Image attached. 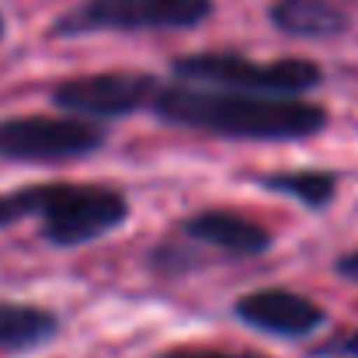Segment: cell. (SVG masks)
Listing matches in <instances>:
<instances>
[{"instance_id": "2e32d148", "label": "cell", "mask_w": 358, "mask_h": 358, "mask_svg": "<svg viewBox=\"0 0 358 358\" xmlns=\"http://www.w3.org/2000/svg\"><path fill=\"white\" fill-rule=\"evenodd\" d=\"M0 38H3V17H0Z\"/></svg>"}, {"instance_id": "6da1fadb", "label": "cell", "mask_w": 358, "mask_h": 358, "mask_svg": "<svg viewBox=\"0 0 358 358\" xmlns=\"http://www.w3.org/2000/svg\"><path fill=\"white\" fill-rule=\"evenodd\" d=\"M153 112L164 122L206 129L234 139H306L327 125V112L303 98H268V94H237L213 87H160Z\"/></svg>"}, {"instance_id": "8992f818", "label": "cell", "mask_w": 358, "mask_h": 358, "mask_svg": "<svg viewBox=\"0 0 358 358\" xmlns=\"http://www.w3.org/2000/svg\"><path fill=\"white\" fill-rule=\"evenodd\" d=\"M160 84L146 73H91L63 80L52 91L56 108L70 112L73 119L98 122V119H122L132 115L143 105H153Z\"/></svg>"}, {"instance_id": "30bf717a", "label": "cell", "mask_w": 358, "mask_h": 358, "mask_svg": "<svg viewBox=\"0 0 358 358\" xmlns=\"http://www.w3.org/2000/svg\"><path fill=\"white\" fill-rule=\"evenodd\" d=\"M59 331L56 313L24 303H0V355L31 352L52 341Z\"/></svg>"}, {"instance_id": "9a60e30c", "label": "cell", "mask_w": 358, "mask_h": 358, "mask_svg": "<svg viewBox=\"0 0 358 358\" xmlns=\"http://www.w3.org/2000/svg\"><path fill=\"white\" fill-rule=\"evenodd\" d=\"M338 275H345V278L358 282V250H348V254L338 257Z\"/></svg>"}, {"instance_id": "277c9868", "label": "cell", "mask_w": 358, "mask_h": 358, "mask_svg": "<svg viewBox=\"0 0 358 358\" xmlns=\"http://www.w3.org/2000/svg\"><path fill=\"white\" fill-rule=\"evenodd\" d=\"M213 14V0H84L56 21V35L87 31H178Z\"/></svg>"}, {"instance_id": "8fae6325", "label": "cell", "mask_w": 358, "mask_h": 358, "mask_svg": "<svg viewBox=\"0 0 358 358\" xmlns=\"http://www.w3.org/2000/svg\"><path fill=\"white\" fill-rule=\"evenodd\" d=\"M268 192H282L310 209H324L331 199H334V188H338V178L331 171H282V174H271L261 181Z\"/></svg>"}, {"instance_id": "4fadbf2b", "label": "cell", "mask_w": 358, "mask_h": 358, "mask_svg": "<svg viewBox=\"0 0 358 358\" xmlns=\"http://www.w3.org/2000/svg\"><path fill=\"white\" fill-rule=\"evenodd\" d=\"M160 358H268L257 352H223V348H174Z\"/></svg>"}, {"instance_id": "ba28073f", "label": "cell", "mask_w": 358, "mask_h": 358, "mask_svg": "<svg viewBox=\"0 0 358 358\" xmlns=\"http://www.w3.org/2000/svg\"><path fill=\"white\" fill-rule=\"evenodd\" d=\"M185 234L209 247H220L227 254H237V257H254L261 250H268L271 234L264 227H257L254 220L240 216V213H227V209H209V213H199L185 223Z\"/></svg>"}, {"instance_id": "5bb4252c", "label": "cell", "mask_w": 358, "mask_h": 358, "mask_svg": "<svg viewBox=\"0 0 358 358\" xmlns=\"http://www.w3.org/2000/svg\"><path fill=\"white\" fill-rule=\"evenodd\" d=\"M320 355H348V358H358V331H348L345 338L331 341L320 348Z\"/></svg>"}, {"instance_id": "3957f363", "label": "cell", "mask_w": 358, "mask_h": 358, "mask_svg": "<svg viewBox=\"0 0 358 358\" xmlns=\"http://www.w3.org/2000/svg\"><path fill=\"white\" fill-rule=\"evenodd\" d=\"M28 213L42 220L45 240L77 247L105 237L129 216V202L115 188L101 185H35L24 188Z\"/></svg>"}, {"instance_id": "52a82bcc", "label": "cell", "mask_w": 358, "mask_h": 358, "mask_svg": "<svg viewBox=\"0 0 358 358\" xmlns=\"http://www.w3.org/2000/svg\"><path fill=\"white\" fill-rule=\"evenodd\" d=\"M237 317L243 324H250L254 331L275 334V338H306L313 331H320L327 324V313L289 289H257L237 299Z\"/></svg>"}, {"instance_id": "7c38bea8", "label": "cell", "mask_w": 358, "mask_h": 358, "mask_svg": "<svg viewBox=\"0 0 358 358\" xmlns=\"http://www.w3.org/2000/svg\"><path fill=\"white\" fill-rule=\"evenodd\" d=\"M21 216H31V213H28V195H24V188H21V192H10V195H0V230L10 227V223L21 220Z\"/></svg>"}, {"instance_id": "7a4b0ae2", "label": "cell", "mask_w": 358, "mask_h": 358, "mask_svg": "<svg viewBox=\"0 0 358 358\" xmlns=\"http://www.w3.org/2000/svg\"><path fill=\"white\" fill-rule=\"evenodd\" d=\"M174 77L192 87L237 91V94H268V98H299L320 84V66L310 59H275L254 63L234 52H195L174 59Z\"/></svg>"}, {"instance_id": "9c48e42d", "label": "cell", "mask_w": 358, "mask_h": 358, "mask_svg": "<svg viewBox=\"0 0 358 358\" xmlns=\"http://www.w3.org/2000/svg\"><path fill=\"white\" fill-rule=\"evenodd\" d=\"M268 17L296 38H334L348 28V14L334 0H278Z\"/></svg>"}, {"instance_id": "5b68a950", "label": "cell", "mask_w": 358, "mask_h": 358, "mask_svg": "<svg viewBox=\"0 0 358 358\" xmlns=\"http://www.w3.org/2000/svg\"><path fill=\"white\" fill-rule=\"evenodd\" d=\"M105 146V132L94 122L63 115H21L0 122V157L7 160H73Z\"/></svg>"}]
</instances>
